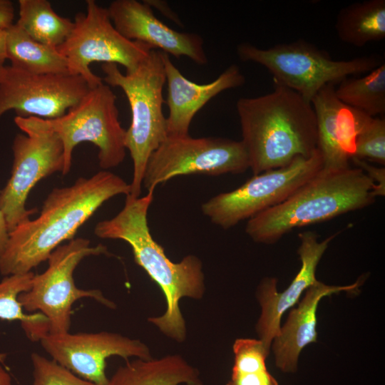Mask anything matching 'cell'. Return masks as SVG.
I'll return each instance as SVG.
<instances>
[{"label":"cell","instance_id":"6da1fadb","mask_svg":"<svg viewBox=\"0 0 385 385\" xmlns=\"http://www.w3.org/2000/svg\"><path fill=\"white\" fill-rule=\"evenodd\" d=\"M130 192L129 183L104 170L90 178H79L71 185L53 188L38 216L10 232L0 273L6 276L32 272L65 241L73 239L105 202Z\"/></svg>","mask_w":385,"mask_h":385},{"label":"cell","instance_id":"7a4b0ae2","mask_svg":"<svg viewBox=\"0 0 385 385\" xmlns=\"http://www.w3.org/2000/svg\"><path fill=\"white\" fill-rule=\"evenodd\" d=\"M153 192L149 190L145 196L137 197L126 195L123 209L111 219L98 222L94 234L102 239L122 240L130 246L135 263L160 287L165 298L164 313L148 320L166 336L181 342L187 331L180 301L183 297H202L205 275L197 256L189 255L179 262H173L152 237L148 211Z\"/></svg>","mask_w":385,"mask_h":385},{"label":"cell","instance_id":"3957f363","mask_svg":"<svg viewBox=\"0 0 385 385\" xmlns=\"http://www.w3.org/2000/svg\"><path fill=\"white\" fill-rule=\"evenodd\" d=\"M242 143L253 175L289 165L317 149V126L312 103L274 83L272 92L237 100Z\"/></svg>","mask_w":385,"mask_h":385},{"label":"cell","instance_id":"277c9868","mask_svg":"<svg viewBox=\"0 0 385 385\" xmlns=\"http://www.w3.org/2000/svg\"><path fill=\"white\" fill-rule=\"evenodd\" d=\"M374 188L359 168H322L284 201L248 220L245 232L255 242L275 243L294 229L372 205Z\"/></svg>","mask_w":385,"mask_h":385},{"label":"cell","instance_id":"5b68a950","mask_svg":"<svg viewBox=\"0 0 385 385\" xmlns=\"http://www.w3.org/2000/svg\"><path fill=\"white\" fill-rule=\"evenodd\" d=\"M101 68L103 82L120 88L130 104L132 118L125 145L133 160V173L128 195L140 197L148 160L168 136L163 113L166 83L163 51L153 48L136 69L125 74L115 63H103Z\"/></svg>","mask_w":385,"mask_h":385},{"label":"cell","instance_id":"8992f818","mask_svg":"<svg viewBox=\"0 0 385 385\" xmlns=\"http://www.w3.org/2000/svg\"><path fill=\"white\" fill-rule=\"evenodd\" d=\"M14 123L24 133L51 132L59 138L64 155L63 175L70 171L73 149L82 142H90L98 148L99 165L104 170L119 165L125 157L126 130L119 120L116 96L104 82L90 88L61 117L16 116Z\"/></svg>","mask_w":385,"mask_h":385},{"label":"cell","instance_id":"52a82bcc","mask_svg":"<svg viewBox=\"0 0 385 385\" xmlns=\"http://www.w3.org/2000/svg\"><path fill=\"white\" fill-rule=\"evenodd\" d=\"M237 53L242 61L265 67L273 76L274 83L296 91L309 102L324 86L366 73L384 63L376 55L335 60L326 51L302 38L267 48L241 43Z\"/></svg>","mask_w":385,"mask_h":385},{"label":"cell","instance_id":"ba28073f","mask_svg":"<svg viewBox=\"0 0 385 385\" xmlns=\"http://www.w3.org/2000/svg\"><path fill=\"white\" fill-rule=\"evenodd\" d=\"M101 244L91 246L90 240L73 238L58 247L48 258V267L33 277L30 289L19 296L24 310L29 314L41 313L47 319L48 334L69 332L72 306L78 299L89 298L113 309L115 304L97 289L78 288L73 273L80 262L89 256L108 255Z\"/></svg>","mask_w":385,"mask_h":385},{"label":"cell","instance_id":"9c48e42d","mask_svg":"<svg viewBox=\"0 0 385 385\" xmlns=\"http://www.w3.org/2000/svg\"><path fill=\"white\" fill-rule=\"evenodd\" d=\"M86 4V12L75 15L71 32L57 48L66 59L70 73L83 78L91 88L103 82L91 70L92 63L119 64L130 73L153 48L120 34L113 24L107 8L94 0H87Z\"/></svg>","mask_w":385,"mask_h":385},{"label":"cell","instance_id":"30bf717a","mask_svg":"<svg viewBox=\"0 0 385 385\" xmlns=\"http://www.w3.org/2000/svg\"><path fill=\"white\" fill-rule=\"evenodd\" d=\"M323 168L318 149L309 158L254 175L239 188L220 193L202 203L201 210L212 223L225 230L274 207L292 195Z\"/></svg>","mask_w":385,"mask_h":385},{"label":"cell","instance_id":"8fae6325","mask_svg":"<svg viewBox=\"0 0 385 385\" xmlns=\"http://www.w3.org/2000/svg\"><path fill=\"white\" fill-rule=\"evenodd\" d=\"M250 168L242 141L218 137L167 136L150 156L143 185L149 190L168 180L192 174H241Z\"/></svg>","mask_w":385,"mask_h":385},{"label":"cell","instance_id":"7c38bea8","mask_svg":"<svg viewBox=\"0 0 385 385\" xmlns=\"http://www.w3.org/2000/svg\"><path fill=\"white\" fill-rule=\"evenodd\" d=\"M13 165L11 176L0 190V210L9 232L30 220L37 210L26 206L29 192L36 184L64 165L63 144L51 132L18 133L12 144Z\"/></svg>","mask_w":385,"mask_h":385},{"label":"cell","instance_id":"4fadbf2b","mask_svg":"<svg viewBox=\"0 0 385 385\" xmlns=\"http://www.w3.org/2000/svg\"><path fill=\"white\" fill-rule=\"evenodd\" d=\"M89 89L86 80L78 75L31 74L6 66L0 76V118L14 110L20 117L57 118Z\"/></svg>","mask_w":385,"mask_h":385},{"label":"cell","instance_id":"5bb4252c","mask_svg":"<svg viewBox=\"0 0 385 385\" xmlns=\"http://www.w3.org/2000/svg\"><path fill=\"white\" fill-rule=\"evenodd\" d=\"M39 342L51 359L96 385L107 384L106 360L111 356L127 361L130 357L151 359L140 340L110 332L47 334Z\"/></svg>","mask_w":385,"mask_h":385},{"label":"cell","instance_id":"9a60e30c","mask_svg":"<svg viewBox=\"0 0 385 385\" xmlns=\"http://www.w3.org/2000/svg\"><path fill=\"white\" fill-rule=\"evenodd\" d=\"M107 9L114 26L127 39L144 43L177 58L188 57L200 66L207 63L204 41L199 34L170 28L143 1L115 0Z\"/></svg>","mask_w":385,"mask_h":385},{"label":"cell","instance_id":"2e32d148","mask_svg":"<svg viewBox=\"0 0 385 385\" xmlns=\"http://www.w3.org/2000/svg\"><path fill=\"white\" fill-rule=\"evenodd\" d=\"M336 235L337 233L319 242L318 235L314 232L309 230L300 232V245L297 252L302 265L291 284L279 292L277 290L275 278H265L260 284L257 296L262 312L256 329L260 340L268 349L279 332L283 314L299 302L304 291L318 281L315 276L317 267Z\"/></svg>","mask_w":385,"mask_h":385},{"label":"cell","instance_id":"e0dca14e","mask_svg":"<svg viewBox=\"0 0 385 385\" xmlns=\"http://www.w3.org/2000/svg\"><path fill=\"white\" fill-rule=\"evenodd\" d=\"M163 60L168 85V136L189 135L194 116L207 102L221 92L245 83V77L236 64L230 65L213 81L198 84L185 78L164 52Z\"/></svg>","mask_w":385,"mask_h":385},{"label":"cell","instance_id":"ac0fdd59","mask_svg":"<svg viewBox=\"0 0 385 385\" xmlns=\"http://www.w3.org/2000/svg\"><path fill=\"white\" fill-rule=\"evenodd\" d=\"M361 284L359 279L347 286H330L319 281L310 286L298 306L289 312L287 322L272 340L277 366L285 372L294 371L301 351L317 342V310L323 297L341 292L357 291Z\"/></svg>","mask_w":385,"mask_h":385},{"label":"cell","instance_id":"d6986e66","mask_svg":"<svg viewBox=\"0 0 385 385\" xmlns=\"http://www.w3.org/2000/svg\"><path fill=\"white\" fill-rule=\"evenodd\" d=\"M202 385L198 371L182 356L137 359L117 369L106 385Z\"/></svg>","mask_w":385,"mask_h":385},{"label":"cell","instance_id":"ffe728a7","mask_svg":"<svg viewBox=\"0 0 385 385\" xmlns=\"http://www.w3.org/2000/svg\"><path fill=\"white\" fill-rule=\"evenodd\" d=\"M6 31V58L12 67L31 74H71L57 48L34 40L16 23Z\"/></svg>","mask_w":385,"mask_h":385},{"label":"cell","instance_id":"44dd1931","mask_svg":"<svg viewBox=\"0 0 385 385\" xmlns=\"http://www.w3.org/2000/svg\"><path fill=\"white\" fill-rule=\"evenodd\" d=\"M335 29L339 38L356 47L385 38V0L351 4L337 14Z\"/></svg>","mask_w":385,"mask_h":385},{"label":"cell","instance_id":"7402d4cb","mask_svg":"<svg viewBox=\"0 0 385 385\" xmlns=\"http://www.w3.org/2000/svg\"><path fill=\"white\" fill-rule=\"evenodd\" d=\"M312 105L317 126V149L323 160V169L335 170L349 167V158L341 150L337 137V119L343 103L335 94V86H324L314 96Z\"/></svg>","mask_w":385,"mask_h":385},{"label":"cell","instance_id":"603a6c76","mask_svg":"<svg viewBox=\"0 0 385 385\" xmlns=\"http://www.w3.org/2000/svg\"><path fill=\"white\" fill-rule=\"evenodd\" d=\"M34 276L33 272L4 276L0 282V319L20 322L26 337L39 342L48 334L46 318L41 313H26L19 301V296L30 289ZM6 356L0 352V363L4 364Z\"/></svg>","mask_w":385,"mask_h":385},{"label":"cell","instance_id":"cb8c5ba5","mask_svg":"<svg viewBox=\"0 0 385 385\" xmlns=\"http://www.w3.org/2000/svg\"><path fill=\"white\" fill-rule=\"evenodd\" d=\"M16 24L31 38L58 48L68 38L73 21L58 15L46 0H19Z\"/></svg>","mask_w":385,"mask_h":385},{"label":"cell","instance_id":"d4e9b609","mask_svg":"<svg viewBox=\"0 0 385 385\" xmlns=\"http://www.w3.org/2000/svg\"><path fill=\"white\" fill-rule=\"evenodd\" d=\"M335 86V94L344 104L376 117L385 113V63L362 77L349 76Z\"/></svg>","mask_w":385,"mask_h":385},{"label":"cell","instance_id":"484cf974","mask_svg":"<svg viewBox=\"0 0 385 385\" xmlns=\"http://www.w3.org/2000/svg\"><path fill=\"white\" fill-rule=\"evenodd\" d=\"M353 157L385 165V118L366 115L357 134Z\"/></svg>","mask_w":385,"mask_h":385},{"label":"cell","instance_id":"4316f807","mask_svg":"<svg viewBox=\"0 0 385 385\" xmlns=\"http://www.w3.org/2000/svg\"><path fill=\"white\" fill-rule=\"evenodd\" d=\"M33 385H96L85 380L52 359L36 352L31 354Z\"/></svg>","mask_w":385,"mask_h":385},{"label":"cell","instance_id":"83f0119b","mask_svg":"<svg viewBox=\"0 0 385 385\" xmlns=\"http://www.w3.org/2000/svg\"><path fill=\"white\" fill-rule=\"evenodd\" d=\"M226 385H278L267 368L232 371L230 381Z\"/></svg>","mask_w":385,"mask_h":385},{"label":"cell","instance_id":"f1b7e54d","mask_svg":"<svg viewBox=\"0 0 385 385\" xmlns=\"http://www.w3.org/2000/svg\"><path fill=\"white\" fill-rule=\"evenodd\" d=\"M351 160L357 168H361L374 182L375 188L374 195L384 196L385 195V168H378L369 164L366 160L352 157Z\"/></svg>","mask_w":385,"mask_h":385},{"label":"cell","instance_id":"f546056e","mask_svg":"<svg viewBox=\"0 0 385 385\" xmlns=\"http://www.w3.org/2000/svg\"><path fill=\"white\" fill-rule=\"evenodd\" d=\"M14 7L9 0H0V29L6 30L14 23Z\"/></svg>","mask_w":385,"mask_h":385},{"label":"cell","instance_id":"4dcf8cb0","mask_svg":"<svg viewBox=\"0 0 385 385\" xmlns=\"http://www.w3.org/2000/svg\"><path fill=\"white\" fill-rule=\"evenodd\" d=\"M152 9H158L163 16L169 19L180 26H183V23L178 15L170 8L167 1L161 0H146L143 1Z\"/></svg>","mask_w":385,"mask_h":385},{"label":"cell","instance_id":"1f68e13d","mask_svg":"<svg viewBox=\"0 0 385 385\" xmlns=\"http://www.w3.org/2000/svg\"><path fill=\"white\" fill-rule=\"evenodd\" d=\"M9 230L4 213L0 210V261L6 250L9 239Z\"/></svg>","mask_w":385,"mask_h":385},{"label":"cell","instance_id":"d6a6232c","mask_svg":"<svg viewBox=\"0 0 385 385\" xmlns=\"http://www.w3.org/2000/svg\"><path fill=\"white\" fill-rule=\"evenodd\" d=\"M6 30L0 29V76L6 66L4 63L7 59L6 52Z\"/></svg>","mask_w":385,"mask_h":385},{"label":"cell","instance_id":"836d02e7","mask_svg":"<svg viewBox=\"0 0 385 385\" xmlns=\"http://www.w3.org/2000/svg\"><path fill=\"white\" fill-rule=\"evenodd\" d=\"M0 385H13L7 367L1 363H0Z\"/></svg>","mask_w":385,"mask_h":385}]
</instances>
